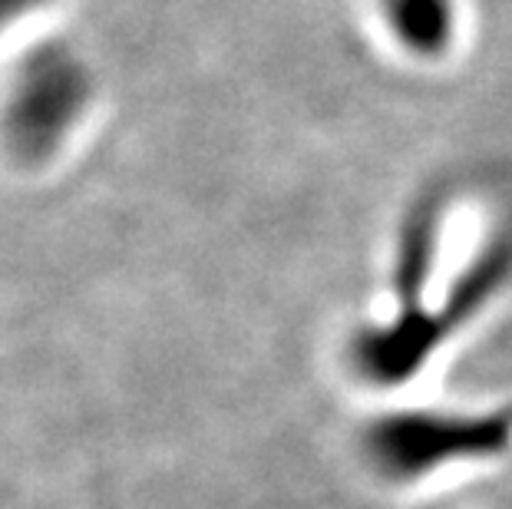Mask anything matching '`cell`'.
<instances>
[{"instance_id":"7a4b0ae2","label":"cell","mask_w":512,"mask_h":509,"mask_svg":"<svg viewBox=\"0 0 512 509\" xmlns=\"http://www.w3.org/2000/svg\"><path fill=\"white\" fill-rule=\"evenodd\" d=\"M380 17L387 34L417 57L437 60L456 34L453 0H380Z\"/></svg>"},{"instance_id":"3957f363","label":"cell","mask_w":512,"mask_h":509,"mask_svg":"<svg viewBox=\"0 0 512 509\" xmlns=\"http://www.w3.org/2000/svg\"><path fill=\"white\" fill-rule=\"evenodd\" d=\"M40 0H0V30L14 24L17 17H24L27 10H34Z\"/></svg>"},{"instance_id":"6da1fadb","label":"cell","mask_w":512,"mask_h":509,"mask_svg":"<svg viewBox=\"0 0 512 509\" xmlns=\"http://www.w3.org/2000/svg\"><path fill=\"white\" fill-rule=\"evenodd\" d=\"M512 447V410L450 414L403 410L377 417L364 433L370 467L387 480H420L456 463L499 457Z\"/></svg>"}]
</instances>
